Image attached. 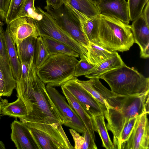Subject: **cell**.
I'll return each instance as SVG.
<instances>
[{"label": "cell", "instance_id": "12", "mask_svg": "<svg viewBox=\"0 0 149 149\" xmlns=\"http://www.w3.org/2000/svg\"><path fill=\"white\" fill-rule=\"evenodd\" d=\"M12 140L17 149H40L29 127L16 118L11 124Z\"/></svg>", "mask_w": 149, "mask_h": 149}, {"label": "cell", "instance_id": "26", "mask_svg": "<svg viewBox=\"0 0 149 149\" xmlns=\"http://www.w3.org/2000/svg\"><path fill=\"white\" fill-rule=\"evenodd\" d=\"M64 3L89 17L100 14L97 6L89 0H64Z\"/></svg>", "mask_w": 149, "mask_h": 149}, {"label": "cell", "instance_id": "33", "mask_svg": "<svg viewBox=\"0 0 149 149\" xmlns=\"http://www.w3.org/2000/svg\"><path fill=\"white\" fill-rule=\"evenodd\" d=\"M97 66L90 64L87 61L81 59L79 61L75 67L74 77L79 76L87 75L94 71Z\"/></svg>", "mask_w": 149, "mask_h": 149}, {"label": "cell", "instance_id": "16", "mask_svg": "<svg viewBox=\"0 0 149 149\" xmlns=\"http://www.w3.org/2000/svg\"><path fill=\"white\" fill-rule=\"evenodd\" d=\"M29 128L40 149H74L71 143H68L37 129Z\"/></svg>", "mask_w": 149, "mask_h": 149}, {"label": "cell", "instance_id": "19", "mask_svg": "<svg viewBox=\"0 0 149 149\" xmlns=\"http://www.w3.org/2000/svg\"><path fill=\"white\" fill-rule=\"evenodd\" d=\"M5 38L12 74L14 78L17 81L21 77L22 65L19 58L16 45L10 35L7 25L5 31Z\"/></svg>", "mask_w": 149, "mask_h": 149}, {"label": "cell", "instance_id": "14", "mask_svg": "<svg viewBox=\"0 0 149 149\" xmlns=\"http://www.w3.org/2000/svg\"><path fill=\"white\" fill-rule=\"evenodd\" d=\"M131 26L134 43L140 48V57L147 58L149 57V26L141 15L133 21Z\"/></svg>", "mask_w": 149, "mask_h": 149}, {"label": "cell", "instance_id": "11", "mask_svg": "<svg viewBox=\"0 0 149 149\" xmlns=\"http://www.w3.org/2000/svg\"><path fill=\"white\" fill-rule=\"evenodd\" d=\"M7 25L10 35L16 46L29 37L40 36L35 20L30 17H18Z\"/></svg>", "mask_w": 149, "mask_h": 149}, {"label": "cell", "instance_id": "38", "mask_svg": "<svg viewBox=\"0 0 149 149\" xmlns=\"http://www.w3.org/2000/svg\"><path fill=\"white\" fill-rule=\"evenodd\" d=\"M5 146L4 143L1 141H0V149H5Z\"/></svg>", "mask_w": 149, "mask_h": 149}, {"label": "cell", "instance_id": "6", "mask_svg": "<svg viewBox=\"0 0 149 149\" xmlns=\"http://www.w3.org/2000/svg\"><path fill=\"white\" fill-rule=\"evenodd\" d=\"M36 9L42 15L41 19L35 20L39 36L51 37L65 44L78 53L81 59L89 63L88 50L62 29L50 14L39 6Z\"/></svg>", "mask_w": 149, "mask_h": 149}, {"label": "cell", "instance_id": "21", "mask_svg": "<svg viewBox=\"0 0 149 149\" xmlns=\"http://www.w3.org/2000/svg\"><path fill=\"white\" fill-rule=\"evenodd\" d=\"M17 97V99L15 101L11 103H8L7 99H2L0 97L1 114L15 118H25L27 114L26 107L22 99L19 97Z\"/></svg>", "mask_w": 149, "mask_h": 149}, {"label": "cell", "instance_id": "7", "mask_svg": "<svg viewBox=\"0 0 149 149\" xmlns=\"http://www.w3.org/2000/svg\"><path fill=\"white\" fill-rule=\"evenodd\" d=\"M45 8L62 29L88 51L90 42L82 31L79 20L64 3L58 8L47 5Z\"/></svg>", "mask_w": 149, "mask_h": 149}, {"label": "cell", "instance_id": "4", "mask_svg": "<svg viewBox=\"0 0 149 149\" xmlns=\"http://www.w3.org/2000/svg\"><path fill=\"white\" fill-rule=\"evenodd\" d=\"M98 38L101 45L115 51H128L134 43L130 25L100 14Z\"/></svg>", "mask_w": 149, "mask_h": 149}, {"label": "cell", "instance_id": "1", "mask_svg": "<svg viewBox=\"0 0 149 149\" xmlns=\"http://www.w3.org/2000/svg\"><path fill=\"white\" fill-rule=\"evenodd\" d=\"M33 59L32 58L27 77L16 81L17 97L23 101L27 112V116L20 121L26 125L39 123L62 128V118L49 97L45 84L36 74Z\"/></svg>", "mask_w": 149, "mask_h": 149}, {"label": "cell", "instance_id": "28", "mask_svg": "<svg viewBox=\"0 0 149 149\" xmlns=\"http://www.w3.org/2000/svg\"><path fill=\"white\" fill-rule=\"evenodd\" d=\"M35 0H26L17 18L22 17H27L35 20L41 19L42 17V15L35 8Z\"/></svg>", "mask_w": 149, "mask_h": 149}, {"label": "cell", "instance_id": "9", "mask_svg": "<svg viewBox=\"0 0 149 149\" xmlns=\"http://www.w3.org/2000/svg\"><path fill=\"white\" fill-rule=\"evenodd\" d=\"M77 79L74 77L63 86L76 99L91 118L103 114L106 109L103 105L78 83Z\"/></svg>", "mask_w": 149, "mask_h": 149}, {"label": "cell", "instance_id": "2", "mask_svg": "<svg viewBox=\"0 0 149 149\" xmlns=\"http://www.w3.org/2000/svg\"><path fill=\"white\" fill-rule=\"evenodd\" d=\"M149 93L126 95L116 93L104 101L106 108L103 113L107 121V129L113 134L114 149L120 133L130 119L144 112L149 113Z\"/></svg>", "mask_w": 149, "mask_h": 149}, {"label": "cell", "instance_id": "24", "mask_svg": "<svg viewBox=\"0 0 149 149\" xmlns=\"http://www.w3.org/2000/svg\"><path fill=\"white\" fill-rule=\"evenodd\" d=\"M92 118L95 131L98 132L101 138L102 146L106 149H114L108 132L104 114H99Z\"/></svg>", "mask_w": 149, "mask_h": 149}, {"label": "cell", "instance_id": "34", "mask_svg": "<svg viewBox=\"0 0 149 149\" xmlns=\"http://www.w3.org/2000/svg\"><path fill=\"white\" fill-rule=\"evenodd\" d=\"M11 0H0V19L5 21Z\"/></svg>", "mask_w": 149, "mask_h": 149}, {"label": "cell", "instance_id": "22", "mask_svg": "<svg viewBox=\"0 0 149 149\" xmlns=\"http://www.w3.org/2000/svg\"><path fill=\"white\" fill-rule=\"evenodd\" d=\"M117 52L104 47L100 44L90 42L88 50L89 63L98 65Z\"/></svg>", "mask_w": 149, "mask_h": 149}, {"label": "cell", "instance_id": "23", "mask_svg": "<svg viewBox=\"0 0 149 149\" xmlns=\"http://www.w3.org/2000/svg\"><path fill=\"white\" fill-rule=\"evenodd\" d=\"M125 64L117 52L115 55L101 63L94 71L85 75V77L89 79L98 78L101 74Z\"/></svg>", "mask_w": 149, "mask_h": 149}, {"label": "cell", "instance_id": "3", "mask_svg": "<svg viewBox=\"0 0 149 149\" xmlns=\"http://www.w3.org/2000/svg\"><path fill=\"white\" fill-rule=\"evenodd\" d=\"M99 79L108 84L112 92L118 94L140 95L149 91V78L125 64L100 75Z\"/></svg>", "mask_w": 149, "mask_h": 149}, {"label": "cell", "instance_id": "31", "mask_svg": "<svg viewBox=\"0 0 149 149\" xmlns=\"http://www.w3.org/2000/svg\"><path fill=\"white\" fill-rule=\"evenodd\" d=\"M42 37L37 38V47L35 65L36 69L39 68L50 56Z\"/></svg>", "mask_w": 149, "mask_h": 149}, {"label": "cell", "instance_id": "20", "mask_svg": "<svg viewBox=\"0 0 149 149\" xmlns=\"http://www.w3.org/2000/svg\"><path fill=\"white\" fill-rule=\"evenodd\" d=\"M37 38L33 36L29 37L16 46L17 54L21 63L30 62L33 57L35 64L37 51Z\"/></svg>", "mask_w": 149, "mask_h": 149}, {"label": "cell", "instance_id": "5", "mask_svg": "<svg viewBox=\"0 0 149 149\" xmlns=\"http://www.w3.org/2000/svg\"><path fill=\"white\" fill-rule=\"evenodd\" d=\"M78 61L75 57L64 54L51 55L36 69V74L44 84L53 87L61 86L74 77Z\"/></svg>", "mask_w": 149, "mask_h": 149}, {"label": "cell", "instance_id": "30", "mask_svg": "<svg viewBox=\"0 0 149 149\" xmlns=\"http://www.w3.org/2000/svg\"><path fill=\"white\" fill-rule=\"evenodd\" d=\"M149 0H127L130 21H133L141 14Z\"/></svg>", "mask_w": 149, "mask_h": 149}, {"label": "cell", "instance_id": "37", "mask_svg": "<svg viewBox=\"0 0 149 149\" xmlns=\"http://www.w3.org/2000/svg\"><path fill=\"white\" fill-rule=\"evenodd\" d=\"M141 15L147 25L149 26V1L145 6Z\"/></svg>", "mask_w": 149, "mask_h": 149}, {"label": "cell", "instance_id": "8", "mask_svg": "<svg viewBox=\"0 0 149 149\" xmlns=\"http://www.w3.org/2000/svg\"><path fill=\"white\" fill-rule=\"evenodd\" d=\"M46 88L52 100L61 116L63 125L82 133L87 129L74 109L66 102L65 97L54 87L47 84Z\"/></svg>", "mask_w": 149, "mask_h": 149}, {"label": "cell", "instance_id": "27", "mask_svg": "<svg viewBox=\"0 0 149 149\" xmlns=\"http://www.w3.org/2000/svg\"><path fill=\"white\" fill-rule=\"evenodd\" d=\"M74 142V149H97L95 142L86 129L82 133V136L79 133L72 129H69Z\"/></svg>", "mask_w": 149, "mask_h": 149}, {"label": "cell", "instance_id": "13", "mask_svg": "<svg viewBox=\"0 0 149 149\" xmlns=\"http://www.w3.org/2000/svg\"><path fill=\"white\" fill-rule=\"evenodd\" d=\"M97 6L100 14L115 18L126 24L130 23L126 0H100Z\"/></svg>", "mask_w": 149, "mask_h": 149}, {"label": "cell", "instance_id": "35", "mask_svg": "<svg viewBox=\"0 0 149 149\" xmlns=\"http://www.w3.org/2000/svg\"><path fill=\"white\" fill-rule=\"evenodd\" d=\"M46 2L47 5L55 8H58L64 3V0H46Z\"/></svg>", "mask_w": 149, "mask_h": 149}, {"label": "cell", "instance_id": "18", "mask_svg": "<svg viewBox=\"0 0 149 149\" xmlns=\"http://www.w3.org/2000/svg\"><path fill=\"white\" fill-rule=\"evenodd\" d=\"M62 92L69 105L75 111L84 124L90 135L95 141V129L92 118L88 114L78 101L63 86H61Z\"/></svg>", "mask_w": 149, "mask_h": 149}, {"label": "cell", "instance_id": "15", "mask_svg": "<svg viewBox=\"0 0 149 149\" xmlns=\"http://www.w3.org/2000/svg\"><path fill=\"white\" fill-rule=\"evenodd\" d=\"M64 3L79 20L82 31L89 42L100 44L98 38L100 14L89 17L74 9L67 3Z\"/></svg>", "mask_w": 149, "mask_h": 149}, {"label": "cell", "instance_id": "36", "mask_svg": "<svg viewBox=\"0 0 149 149\" xmlns=\"http://www.w3.org/2000/svg\"><path fill=\"white\" fill-rule=\"evenodd\" d=\"M31 61V60L29 62L21 63L22 73L20 78H25L27 77L30 68Z\"/></svg>", "mask_w": 149, "mask_h": 149}, {"label": "cell", "instance_id": "17", "mask_svg": "<svg viewBox=\"0 0 149 149\" xmlns=\"http://www.w3.org/2000/svg\"><path fill=\"white\" fill-rule=\"evenodd\" d=\"M16 85L10 63L0 56V97L10 96Z\"/></svg>", "mask_w": 149, "mask_h": 149}, {"label": "cell", "instance_id": "40", "mask_svg": "<svg viewBox=\"0 0 149 149\" xmlns=\"http://www.w3.org/2000/svg\"><path fill=\"white\" fill-rule=\"evenodd\" d=\"M1 101H0V114H1Z\"/></svg>", "mask_w": 149, "mask_h": 149}, {"label": "cell", "instance_id": "29", "mask_svg": "<svg viewBox=\"0 0 149 149\" xmlns=\"http://www.w3.org/2000/svg\"><path fill=\"white\" fill-rule=\"evenodd\" d=\"M137 117L130 119L125 125L120 133L115 149H124L126 142L132 131Z\"/></svg>", "mask_w": 149, "mask_h": 149}, {"label": "cell", "instance_id": "39", "mask_svg": "<svg viewBox=\"0 0 149 149\" xmlns=\"http://www.w3.org/2000/svg\"><path fill=\"white\" fill-rule=\"evenodd\" d=\"M89 0L97 6L100 0Z\"/></svg>", "mask_w": 149, "mask_h": 149}, {"label": "cell", "instance_id": "10", "mask_svg": "<svg viewBox=\"0 0 149 149\" xmlns=\"http://www.w3.org/2000/svg\"><path fill=\"white\" fill-rule=\"evenodd\" d=\"M148 114L145 112L138 117L124 149H149Z\"/></svg>", "mask_w": 149, "mask_h": 149}, {"label": "cell", "instance_id": "32", "mask_svg": "<svg viewBox=\"0 0 149 149\" xmlns=\"http://www.w3.org/2000/svg\"><path fill=\"white\" fill-rule=\"evenodd\" d=\"M26 0H11L5 23L7 24L16 19Z\"/></svg>", "mask_w": 149, "mask_h": 149}, {"label": "cell", "instance_id": "25", "mask_svg": "<svg viewBox=\"0 0 149 149\" xmlns=\"http://www.w3.org/2000/svg\"><path fill=\"white\" fill-rule=\"evenodd\" d=\"M41 37L43 38L50 55L62 53L76 58L79 57L78 53L65 44L51 37L45 36Z\"/></svg>", "mask_w": 149, "mask_h": 149}]
</instances>
